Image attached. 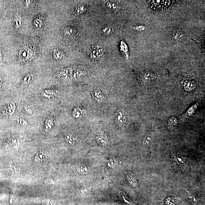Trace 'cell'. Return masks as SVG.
Here are the masks:
<instances>
[{"mask_svg":"<svg viewBox=\"0 0 205 205\" xmlns=\"http://www.w3.org/2000/svg\"><path fill=\"white\" fill-rule=\"evenodd\" d=\"M105 51L103 47L100 45L93 46L90 53V58L93 61L98 62L103 59Z\"/></svg>","mask_w":205,"mask_h":205,"instance_id":"obj_1","label":"cell"},{"mask_svg":"<svg viewBox=\"0 0 205 205\" xmlns=\"http://www.w3.org/2000/svg\"><path fill=\"white\" fill-rule=\"evenodd\" d=\"M128 113L125 109H123L119 110L117 111L116 116L115 122L119 126H124L127 123L128 118Z\"/></svg>","mask_w":205,"mask_h":205,"instance_id":"obj_2","label":"cell"},{"mask_svg":"<svg viewBox=\"0 0 205 205\" xmlns=\"http://www.w3.org/2000/svg\"><path fill=\"white\" fill-rule=\"evenodd\" d=\"M173 1H148L150 7L156 10H162L170 5Z\"/></svg>","mask_w":205,"mask_h":205,"instance_id":"obj_3","label":"cell"},{"mask_svg":"<svg viewBox=\"0 0 205 205\" xmlns=\"http://www.w3.org/2000/svg\"><path fill=\"white\" fill-rule=\"evenodd\" d=\"M186 160L185 157L178 156L174 158L173 161L174 169L177 170H181L185 167Z\"/></svg>","mask_w":205,"mask_h":205,"instance_id":"obj_4","label":"cell"},{"mask_svg":"<svg viewBox=\"0 0 205 205\" xmlns=\"http://www.w3.org/2000/svg\"><path fill=\"white\" fill-rule=\"evenodd\" d=\"M96 142L102 146L106 145L109 142V139L107 135L103 131L98 132L96 135Z\"/></svg>","mask_w":205,"mask_h":205,"instance_id":"obj_5","label":"cell"},{"mask_svg":"<svg viewBox=\"0 0 205 205\" xmlns=\"http://www.w3.org/2000/svg\"><path fill=\"white\" fill-rule=\"evenodd\" d=\"M198 105L199 102H197L195 104L193 105L192 106L190 107L186 112L181 116V120L185 119L188 117L192 116L195 113V111L197 110Z\"/></svg>","mask_w":205,"mask_h":205,"instance_id":"obj_6","label":"cell"},{"mask_svg":"<svg viewBox=\"0 0 205 205\" xmlns=\"http://www.w3.org/2000/svg\"><path fill=\"white\" fill-rule=\"evenodd\" d=\"M104 93L102 89L99 87L95 89L93 92V96L98 102H102L104 99L105 96Z\"/></svg>","mask_w":205,"mask_h":205,"instance_id":"obj_7","label":"cell"},{"mask_svg":"<svg viewBox=\"0 0 205 205\" xmlns=\"http://www.w3.org/2000/svg\"><path fill=\"white\" fill-rule=\"evenodd\" d=\"M23 23L21 15L20 13L17 12L15 15L14 20H13L14 26L16 29H18L22 26Z\"/></svg>","mask_w":205,"mask_h":205,"instance_id":"obj_8","label":"cell"},{"mask_svg":"<svg viewBox=\"0 0 205 205\" xmlns=\"http://www.w3.org/2000/svg\"><path fill=\"white\" fill-rule=\"evenodd\" d=\"M76 170L81 175H87L89 173L90 169L88 166L83 164L78 165L76 167Z\"/></svg>","mask_w":205,"mask_h":205,"instance_id":"obj_9","label":"cell"},{"mask_svg":"<svg viewBox=\"0 0 205 205\" xmlns=\"http://www.w3.org/2000/svg\"><path fill=\"white\" fill-rule=\"evenodd\" d=\"M183 85L185 89L187 91H191L196 87L195 83L191 80H186L183 82Z\"/></svg>","mask_w":205,"mask_h":205,"instance_id":"obj_10","label":"cell"},{"mask_svg":"<svg viewBox=\"0 0 205 205\" xmlns=\"http://www.w3.org/2000/svg\"><path fill=\"white\" fill-rule=\"evenodd\" d=\"M73 71L72 68H65L59 72L57 74V76L60 78H67L70 76Z\"/></svg>","mask_w":205,"mask_h":205,"instance_id":"obj_11","label":"cell"},{"mask_svg":"<svg viewBox=\"0 0 205 205\" xmlns=\"http://www.w3.org/2000/svg\"><path fill=\"white\" fill-rule=\"evenodd\" d=\"M73 115L75 118H82L84 116L85 112L84 110L81 109V108H76L73 112Z\"/></svg>","mask_w":205,"mask_h":205,"instance_id":"obj_12","label":"cell"},{"mask_svg":"<svg viewBox=\"0 0 205 205\" xmlns=\"http://www.w3.org/2000/svg\"><path fill=\"white\" fill-rule=\"evenodd\" d=\"M56 92L52 90H46L41 93V96L48 99H53L56 96Z\"/></svg>","mask_w":205,"mask_h":205,"instance_id":"obj_13","label":"cell"},{"mask_svg":"<svg viewBox=\"0 0 205 205\" xmlns=\"http://www.w3.org/2000/svg\"><path fill=\"white\" fill-rule=\"evenodd\" d=\"M16 108V105L13 102H11L8 103L6 107V114L8 115H12L15 112Z\"/></svg>","mask_w":205,"mask_h":205,"instance_id":"obj_14","label":"cell"},{"mask_svg":"<svg viewBox=\"0 0 205 205\" xmlns=\"http://www.w3.org/2000/svg\"><path fill=\"white\" fill-rule=\"evenodd\" d=\"M64 54L62 51L58 49H54L53 51V57L57 60H60L64 57Z\"/></svg>","mask_w":205,"mask_h":205,"instance_id":"obj_15","label":"cell"},{"mask_svg":"<svg viewBox=\"0 0 205 205\" xmlns=\"http://www.w3.org/2000/svg\"><path fill=\"white\" fill-rule=\"evenodd\" d=\"M19 141L16 138H10L7 141V145L11 148H16L18 146Z\"/></svg>","mask_w":205,"mask_h":205,"instance_id":"obj_16","label":"cell"},{"mask_svg":"<svg viewBox=\"0 0 205 205\" xmlns=\"http://www.w3.org/2000/svg\"><path fill=\"white\" fill-rule=\"evenodd\" d=\"M101 31L104 35H111L114 32V29L112 26H106L103 27Z\"/></svg>","mask_w":205,"mask_h":205,"instance_id":"obj_17","label":"cell"},{"mask_svg":"<svg viewBox=\"0 0 205 205\" xmlns=\"http://www.w3.org/2000/svg\"><path fill=\"white\" fill-rule=\"evenodd\" d=\"M47 159V156L46 153L43 151H40L35 156V160L38 162H41L45 161Z\"/></svg>","mask_w":205,"mask_h":205,"instance_id":"obj_18","label":"cell"},{"mask_svg":"<svg viewBox=\"0 0 205 205\" xmlns=\"http://www.w3.org/2000/svg\"><path fill=\"white\" fill-rule=\"evenodd\" d=\"M76 30L73 28L71 27H67L65 28L63 31V33L65 36L67 37H73L75 35Z\"/></svg>","mask_w":205,"mask_h":205,"instance_id":"obj_19","label":"cell"},{"mask_svg":"<svg viewBox=\"0 0 205 205\" xmlns=\"http://www.w3.org/2000/svg\"><path fill=\"white\" fill-rule=\"evenodd\" d=\"M178 203V200L176 197H168L166 199L164 205H177Z\"/></svg>","mask_w":205,"mask_h":205,"instance_id":"obj_20","label":"cell"},{"mask_svg":"<svg viewBox=\"0 0 205 205\" xmlns=\"http://www.w3.org/2000/svg\"><path fill=\"white\" fill-rule=\"evenodd\" d=\"M178 123L177 120L175 117H172L168 120V127L169 129H173L177 126Z\"/></svg>","mask_w":205,"mask_h":205,"instance_id":"obj_21","label":"cell"},{"mask_svg":"<svg viewBox=\"0 0 205 205\" xmlns=\"http://www.w3.org/2000/svg\"><path fill=\"white\" fill-rule=\"evenodd\" d=\"M75 13L77 15L84 14L86 11V8L84 5L78 6L75 9Z\"/></svg>","mask_w":205,"mask_h":205,"instance_id":"obj_22","label":"cell"},{"mask_svg":"<svg viewBox=\"0 0 205 205\" xmlns=\"http://www.w3.org/2000/svg\"><path fill=\"white\" fill-rule=\"evenodd\" d=\"M54 125V122L53 119L50 117L47 118L45 122L44 125V129L46 130H48L50 129Z\"/></svg>","mask_w":205,"mask_h":205,"instance_id":"obj_23","label":"cell"},{"mask_svg":"<svg viewBox=\"0 0 205 205\" xmlns=\"http://www.w3.org/2000/svg\"><path fill=\"white\" fill-rule=\"evenodd\" d=\"M44 21L41 18H37L34 20V26L35 28H40L42 27Z\"/></svg>","mask_w":205,"mask_h":205,"instance_id":"obj_24","label":"cell"},{"mask_svg":"<svg viewBox=\"0 0 205 205\" xmlns=\"http://www.w3.org/2000/svg\"><path fill=\"white\" fill-rule=\"evenodd\" d=\"M118 161V160L115 158H111V159L108 160V166L113 168L117 167V166H118L119 164Z\"/></svg>","mask_w":205,"mask_h":205,"instance_id":"obj_25","label":"cell"},{"mask_svg":"<svg viewBox=\"0 0 205 205\" xmlns=\"http://www.w3.org/2000/svg\"><path fill=\"white\" fill-rule=\"evenodd\" d=\"M34 75L32 74H29L27 75L24 78L23 82L25 84H28L30 83L34 79Z\"/></svg>","mask_w":205,"mask_h":205,"instance_id":"obj_26","label":"cell"},{"mask_svg":"<svg viewBox=\"0 0 205 205\" xmlns=\"http://www.w3.org/2000/svg\"><path fill=\"white\" fill-rule=\"evenodd\" d=\"M65 139L68 143L73 145L75 142V139L72 135L68 134L65 137Z\"/></svg>","mask_w":205,"mask_h":205,"instance_id":"obj_27","label":"cell"},{"mask_svg":"<svg viewBox=\"0 0 205 205\" xmlns=\"http://www.w3.org/2000/svg\"><path fill=\"white\" fill-rule=\"evenodd\" d=\"M8 170L10 172L12 173V174L18 175L20 173V169L14 166H10Z\"/></svg>","mask_w":205,"mask_h":205,"instance_id":"obj_28","label":"cell"},{"mask_svg":"<svg viewBox=\"0 0 205 205\" xmlns=\"http://www.w3.org/2000/svg\"><path fill=\"white\" fill-rule=\"evenodd\" d=\"M121 51L124 54H127L126 53L128 51L127 45L123 41H122L121 43Z\"/></svg>","mask_w":205,"mask_h":205,"instance_id":"obj_29","label":"cell"},{"mask_svg":"<svg viewBox=\"0 0 205 205\" xmlns=\"http://www.w3.org/2000/svg\"><path fill=\"white\" fill-rule=\"evenodd\" d=\"M106 7L109 9L112 10L115 9L116 8V6L115 4L113 3L112 2H108L106 4Z\"/></svg>","mask_w":205,"mask_h":205,"instance_id":"obj_30","label":"cell"},{"mask_svg":"<svg viewBox=\"0 0 205 205\" xmlns=\"http://www.w3.org/2000/svg\"><path fill=\"white\" fill-rule=\"evenodd\" d=\"M2 51H1V47H0V60H2Z\"/></svg>","mask_w":205,"mask_h":205,"instance_id":"obj_31","label":"cell"},{"mask_svg":"<svg viewBox=\"0 0 205 205\" xmlns=\"http://www.w3.org/2000/svg\"><path fill=\"white\" fill-rule=\"evenodd\" d=\"M2 80L1 79H0V87H1V86H2Z\"/></svg>","mask_w":205,"mask_h":205,"instance_id":"obj_32","label":"cell"}]
</instances>
